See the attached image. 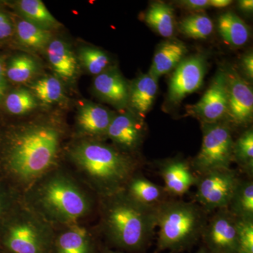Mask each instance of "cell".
Returning a JSON list of instances; mask_svg holds the SVG:
<instances>
[{
	"label": "cell",
	"instance_id": "cell-1",
	"mask_svg": "<svg viewBox=\"0 0 253 253\" xmlns=\"http://www.w3.org/2000/svg\"><path fill=\"white\" fill-rule=\"evenodd\" d=\"M110 196L105 224L111 239L123 249H144L157 226V206L139 204L123 190Z\"/></svg>",
	"mask_w": 253,
	"mask_h": 253
},
{
	"label": "cell",
	"instance_id": "cell-2",
	"mask_svg": "<svg viewBox=\"0 0 253 253\" xmlns=\"http://www.w3.org/2000/svg\"><path fill=\"white\" fill-rule=\"evenodd\" d=\"M156 212L158 252H181L201 239L208 218L207 212L199 205L165 201L158 205Z\"/></svg>",
	"mask_w": 253,
	"mask_h": 253
},
{
	"label": "cell",
	"instance_id": "cell-3",
	"mask_svg": "<svg viewBox=\"0 0 253 253\" xmlns=\"http://www.w3.org/2000/svg\"><path fill=\"white\" fill-rule=\"evenodd\" d=\"M75 159L99 189L109 195L121 188L133 176L136 163L111 146L99 142H84L73 154Z\"/></svg>",
	"mask_w": 253,
	"mask_h": 253
},
{
	"label": "cell",
	"instance_id": "cell-4",
	"mask_svg": "<svg viewBox=\"0 0 253 253\" xmlns=\"http://www.w3.org/2000/svg\"><path fill=\"white\" fill-rule=\"evenodd\" d=\"M59 144V132L51 126H36L26 129L11 146L9 167L23 179L36 178L54 163Z\"/></svg>",
	"mask_w": 253,
	"mask_h": 253
},
{
	"label": "cell",
	"instance_id": "cell-5",
	"mask_svg": "<svg viewBox=\"0 0 253 253\" xmlns=\"http://www.w3.org/2000/svg\"><path fill=\"white\" fill-rule=\"evenodd\" d=\"M203 142L193 167L199 174L229 169L233 158L234 141L230 128L221 122L203 123Z\"/></svg>",
	"mask_w": 253,
	"mask_h": 253
},
{
	"label": "cell",
	"instance_id": "cell-6",
	"mask_svg": "<svg viewBox=\"0 0 253 253\" xmlns=\"http://www.w3.org/2000/svg\"><path fill=\"white\" fill-rule=\"evenodd\" d=\"M239 181L237 173L230 168L199 174L196 201L206 212L225 209Z\"/></svg>",
	"mask_w": 253,
	"mask_h": 253
},
{
	"label": "cell",
	"instance_id": "cell-7",
	"mask_svg": "<svg viewBox=\"0 0 253 253\" xmlns=\"http://www.w3.org/2000/svg\"><path fill=\"white\" fill-rule=\"evenodd\" d=\"M43 201L58 217L75 220L87 212V201L73 184L63 179L51 181L43 192Z\"/></svg>",
	"mask_w": 253,
	"mask_h": 253
},
{
	"label": "cell",
	"instance_id": "cell-8",
	"mask_svg": "<svg viewBox=\"0 0 253 253\" xmlns=\"http://www.w3.org/2000/svg\"><path fill=\"white\" fill-rule=\"evenodd\" d=\"M201 239L211 253H238L237 218L227 208L215 211Z\"/></svg>",
	"mask_w": 253,
	"mask_h": 253
},
{
	"label": "cell",
	"instance_id": "cell-9",
	"mask_svg": "<svg viewBox=\"0 0 253 253\" xmlns=\"http://www.w3.org/2000/svg\"><path fill=\"white\" fill-rule=\"evenodd\" d=\"M206 71V58L197 54L183 59L176 66L169 83L168 99L178 104L201 88Z\"/></svg>",
	"mask_w": 253,
	"mask_h": 253
},
{
	"label": "cell",
	"instance_id": "cell-10",
	"mask_svg": "<svg viewBox=\"0 0 253 253\" xmlns=\"http://www.w3.org/2000/svg\"><path fill=\"white\" fill-rule=\"evenodd\" d=\"M225 71L228 91V111L226 116L237 125H247L253 120V91L248 83L235 68Z\"/></svg>",
	"mask_w": 253,
	"mask_h": 253
},
{
	"label": "cell",
	"instance_id": "cell-11",
	"mask_svg": "<svg viewBox=\"0 0 253 253\" xmlns=\"http://www.w3.org/2000/svg\"><path fill=\"white\" fill-rule=\"evenodd\" d=\"M189 112L203 123H218L227 115V82L224 70H219L199 102L189 107Z\"/></svg>",
	"mask_w": 253,
	"mask_h": 253
},
{
	"label": "cell",
	"instance_id": "cell-12",
	"mask_svg": "<svg viewBox=\"0 0 253 253\" xmlns=\"http://www.w3.org/2000/svg\"><path fill=\"white\" fill-rule=\"evenodd\" d=\"M142 118L135 113H125L113 116L106 134L118 146L126 151H134L144 137Z\"/></svg>",
	"mask_w": 253,
	"mask_h": 253
},
{
	"label": "cell",
	"instance_id": "cell-13",
	"mask_svg": "<svg viewBox=\"0 0 253 253\" xmlns=\"http://www.w3.org/2000/svg\"><path fill=\"white\" fill-rule=\"evenodd\" d=\"M94 89L105 101L118 108L129 104V85L117 70H106L94 78Z\"/></svg>",
	"mask_w": 253,
	"mask_h": 253
},
{
	"label": "cell",
	"instance_id": "cell-14",
	"mask_svg": "<svg viewBox=\"0 0 253 253\" xmlns=\"http://www.w3.org/2000/svg\"><path fill=\"white\" fill-rule=\"evenodd\" d=\"M160 172L166 192L174 196H183L197 182V176L191 171L189 165L179 160L163 163Z\"/></svg>",
	"mask_w": 253,
	"mask_h": 253
},
{
	"label": "cell",
	"instance_id": "cell-15",
	"mask_svg": "<svg viewBox=\"0 0 253 253\" xmlns=\"http://www.w3.org/2000/svg\"><path fill=\"white\" fill-rule=\"evenodd\" d=\"M5 244L12 253H42L44 250L41 234L27 222L13 226L8 231Z\"/></svg>",
	"mask_w": 253,
	"mask_h": 253
},
{
	"label": "cell",
	"instance_id": "cell-16",
	"mask_svg": "<svg viewBox=\"0 0 253 253\" xmlns=\"http://www.w3.org/2000/svg\"><path fill=\"white\" fill-rule=\"evenodd\" d=\"M187 52L186 46L177 40H169L160 44L156 49L149 73L158 78L170 72L182 61Z\"/></svg>",
	"mask_w": 253,
	"mask_h": 253
},
{
	"label": "cell",
	"instance_id": "cell-17",
	"mask_svg": "<svg viewBox=\"0 0 253 253\" xmlns=\"http://www.w3.org/2000/svg\"><path fill=\"white\" fill-rule=\"evenodd\" d=\"M158 91V79L150 73L136 78L129 86V104L134 113L144 118L154 103Z\"/></svg>",
	"mask_w": 253,
	"mask_h": 253
},
{
	"label": "cell",
	"instance_id": "cell-18",
	"mask_svg": "<svg viewBox=\"0 0 253 253\" xmlns=\"http://www.w3.org/2000/svg\"><path fill=\"white\" fill-rule=\"evenodd\" d=\"M49 61L56 74L66 81L76 77L78 62L73 52L65 42L54 40L47 46Z\"/></svg>",
	"mask_w": 253,
	"mask_h": 253
},
{
	"label": "cell",
	"instance_id": "cell-19",
	"mask_svg": "<svg viewBox=\"0 0 253 253\" xmlns=\"http://www.w3.org/2000/svg\"><path fill=\"white\" fill-rule=\"evenodd\" d=\"M113 116L107 109L92 103L82 106L78 122L83 131L93 135L106 134Z\"/></svg>",
	"mask_w": 253,
	"mask_h": 253
},
{
	"label": "cell",
	"instance_id": "cell-20",
	"mask_svg": "<svg viewBox=\"0 0 253 253\" xmlns=\"http://www.w3.org/2000/svg\"><path fill=\"white\" fill-rule=\"evenodd\" d=\"M126 194L139 204L156 207L164 202L166 191L143 176H132L127 183Z\"/></svg>",
	"mask_w": 253,
	"mask_h": 253
},
{
	"label": "cell",
	"instance_id": "cell-21",
	"mask_svg": "<svg viewBox=\"0 0 253 253\" xmlns=\"http://www.w3.org/2000/svg\"><path fill=\"white\" fill-rule=\"evenodd\" d=\"M218 29L221 38L231 46H243L249 41V27L234 13L226 12L219 16Z\"/></svg>",
	"mask_w": 253,
	"mask_h": 253
},
{
	"label": "cell",
	"instance_id": "cell-22",
	"mask_svg": "<svg viewBox=\"0 0 253 253\" xmlns=\"http://www.w3.org/2000/svg\"><path fill=\"white\" fill-rule=\"evenodd\" d=\"M145 20L161 36L170 38L174 34V12L172 8L166 3L159 1L150 5Z\"/></svg>",
	"mask_w": 253,
	"mask_h": 253
},
{
	"label": "cell",
	"instance_id": "cell-23",
	"mask_svg": "<svg viewBox=\"0 0 253 253\" xmlns=\"http://www.w3.org/2000/svg\"><path fill=\"white\" fill-rule=\"evenodd\" d=\"M227 209L238 219L253 220V181L240 179Z\"/></svg>",
	"mask_w": 253,
	"mask_h": 253
},
{
	"label": "cell",
	"instance_id": "cell-24",
	"mask_svg": "<svg viewBox=\"0 0 253 253\" xmlns=\"http://www.w3.org/2000/svg\"><path fill=\"white\" fill-rule=\"evenodd\" d=\"M18 7L26 21L44 29L57 27L59 23L41 0H21Z\"/></svg>",
	"mask_w": 253,
	"mask_h": 253
},
{
	"label": "cell",
	"instance_id": "cell-25",
	"mask_svg": "<svg viewBox=\"0 0 253 253\" xmlns=\"http://www.w3.org/2000/svg\"><path fill=\"white\" fill-rule=\"evenodd\" d=\"M16 32L19 41L23 45L32 49H44L51 41V33L48 30L39 27L26 19L18 23Z\"/></svg>",
	"mask_w": 253,
	"mask_h": 253
},
{
	"label": "cell",
	"instance_id": "cell-26",
	"mask_svg": "<svg viewBox=\"0 0 253 253\" xmlns=\"http://www.w3.org/2000/svg\"><path fill=\"white\" fill-rule=\"evenodd\" d=\"M58 253H89V239L84 228H73L63 233L58 240Z\"/></svg>",
	"mask_w": 253,
	"mask_h": 253
},
{
	"label": "cell",
	"instance_id": "cell-27",
	"mask_svg": "<svg viewBox=\"0 0 253 253\" xmlns=\"http://www.w3.org/2000/svg\"><path fill=\"white\" fill-rule=\"evenodd\" d=\"M233 158L249 176L253 172V131H245L234 143Z\"/></svg>",
	"mask_w": 253,
	"mask_h": 253
},
{
	"label": "cell",
	"instance_id": "cell-28",
	"mask_svg": "<svg viewBox=\"0 0 253 253\" xmlns=\"http://www.w3.org/2000/svg\"><path fill=\"white\" fill-rule=\"evenodd\" d=\"M38 71V64L33 58L28 55L15 56L6 68V76L14 83H25L31 79Z\"/></svg>",
	"mask_w": 253,
	"mask_h": 253
},
{
	"label": "cell",
	"instance_id": "cell-29",
	"mask_svg": "<svg viewBox=\"0 0 253 253\" xmlns=\"http://www.w3.org/2000/svg\"><path fill=\"white\" fill-rule=\"evenodd\" d=\"M179 29L188 38L206 39L212 33L213 23L207 15L195 14L182 20Z\"/></svg>",
	"mask_w": 253,
	"mask_h": 253
},
{
	"label": "cell",
	"instance_id": "cell-30",
	"mask_svg": "<svg viewBox=\"0 0 253 253\" xmlns=\"http://www.w3.org/2000/svg\"><path fill=\"white\" fill-rule=\"evenodd\" d=\"M79 58L86 71L95 76L104 72L110 64L109 57L104 51L91 46L81 48Z\"/></svg>",
	"mask_w": 253,
	"mask_h": 253
},
{
	"label": "cell",
	"instance_id": "cell-31",
	"mask_svg": "<svg viewBox=\"0 0 253 253\" xmlns=\"http://www.w3.org/2000/svg\"><path fill=\"white\" fill-rule=\"evenodd\" d=\"M34 96L44 104L57 102L63 96L62 85L54 77L41 78L32 86Z\"/></svg>",
	"mask_w": 253,
	"mask_h": 253
},
{
	"label": "cell",
	"instance_id": "cell-32",
	"mask_svg": "<svg viewBox=\"0 0 253 253\" xmlns=\"http://www.w3.org/2000/svg\"><path fill=\"white\" fill-rule=\"evenodd\" d=\"M6 109L14 115L24 114L37 106L36 96L27 89H18L8 95L5 101Z\"/></svg>",
	"mask_w": 253,
	"mask_h": 253
},
{
	"label": "cell",
	"instance_id": "cell-33",
	"mask_svg": "<svg viewBox=\"0 0 253 253\" xmlns=\"http://www.w3.org/2000/svg\"><path fill=\"white\" fill-rule=\"evenodd\" d=\"M238 253H253V220L237 218Z\"/></svg>",
	"mask_w": 253,
	"mask_h": 253
},
{
	"label": "cell",
	"instance_id": "cell-34",
	"mask_svg": "<svg viewBox=\"0 0 253 253\" xmlns=\"http://www.w3.org/2000/svg\"><path fill=\"white\" fill-rule=\"evenodd\" d=\"M12 33L13 26L10 18L0 11V40L9 38Z\"/></svg>",
	"mask_w": 253,
	"mask_h": 253
},
{
	"label": "cell",
	"instance_id": "cell-35",
	"mask_svg": "<svg viewBox=\"0 0 253 253\" xmlns=\"http://www.w3.org/2000/svg\"><path fill=\"white\" fill-rule=\"evenodd\" d=\"M179 4L186 9L199 11L210 6L209 0H184L179 1Z\"/></svg>",
	"mask_w": 253,
	"mask_h": 253
},
{
	"label": "cell",
	"instance_id": "cell-36",
	"mask_svg": "<svg viewBox=\"0 0 253 253\" xmlns=\"http://www.w3.org/2000/svg\"><path fill=\"white\" fill-rule=\"evenodd\" d=\"M241 66L243 71L250 81H252L253 78V52L247 53L244 55L241 61Z\"/></svg>",
	"mask_w": 253,
	"mask_h": 253
},
{
	"label": "cell",
	"instance_id": "cell-37",
	"mask_svg": "<svg viewBox=\"0 0 253 253\" xmlns=\"http://www.w3.org/2000/svg\"><path fill=\"white\" fill-rule=\"evenodd\" d=\"M6 71L4 68V60L0 57V101L4 97L6 89Z\"/></svg>",
	"mask_w": 253,
	"mask_h": 253
},
{
	"label": "cell",
	"instance_id": "cell-38",
	"mask_svg": "<svg viewBox=\"0 0 253 253\" xmlns=\"http://www.w3.org/2000/svg\"><path fill=\"white\" fill-rule=\"evenodd\" d=\"M240 9L243 10L245 12L251 13L253 10V0H241L239 1Z\"/></svg>",
	"mask_w": 253,
	"mask_h": 253
},
{
	"label": "cell",
	"instance_id": "cell-39",
	"mask_svg": "<svg viewBox=\"0 0 253 253\" xmlns=\"http://www.w3.org/2000/svg\"><path fill=\"white\" fill-rule=\"evenodd\" d=\"M232 3L231 0H209L210 6L216 8H224Z\"/></svg>",
	"mask_w": 253,
	"mask_h": 253
},
{
	"label": "cell",
	"instance_id": "cell-40",
	"mask_svg": "<svg viewBox=\"0 0 253 253\" xmlns=\"http://www.w3.org/2000/svg\"><path fill=\"white\" fill-rule=\"evenodd\" d=\"M3 212H4V202H3V200L0 196V219H1V216H2Z\"/></svg>",
	"mask_w": 253,
	"mask_h": 253
},
{
	"label": "cell",
	"instance_id": "cell-41",
	"mask_svg": "<svg viewBox=\"0 0 253 253\" xmlns=\"http://www.w3.org/2000/svg\"><path fill=\"white\" fill-rule=\"evenodd\" d=\"M195 253H211L209 252V251H208L207 249H206V248L204 247V246H203V247H201V249L199 250V251H197V252H196Z\"/></svg>",
	"mask_w": 253,
	"mask_h": 253
},
{
	"label": "cell",
	"instance_id": "cell-42",
	"mask_svg": "<svg viewBox=\"0 0 253 253\" xmlns=\"http://www.w3.org/2000/svg\"><path fill=\"white\" fill-rule=\"evenodd\" d=\"M104 253H118L113 252V251H107V252H105Z\"/></svg>",
	"mask_w": 253,
	"mask_h": 253
}]
</instances>
